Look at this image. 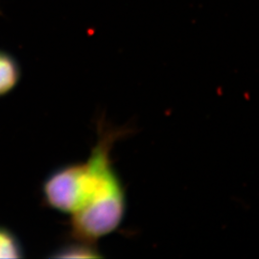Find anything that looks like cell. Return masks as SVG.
Instances as JSON below:
<instances>
[{"mask_svg": "<svg viewBox=\"0 0 259 259\" xmlns=\"http://www.w3.org/2000/svg\"><path fill=\"white\" fill-rule=\"evenodd\" d=\"M91 156L80 163L57 169L42 186L51 208L70 215L72 239L95 244L114 232L126 213V192L111 160L114 143L128 129L99 126Z\"/></svg>", "mask_w": 259, "mask_h": 259, "instance_id": "obj_1", "label": "cell"}, {"mask_svg": "<svg viewBox=\"0 0 259 259\" xmlns=\"http://www.w3.org/2000/svg\"><path fill=\"white\" fill-rule=\"evenodd\" d=\"M0 15H1V11H0Z\"/></svg>", "mask_w": 259, "mask_h": 259, "instance_id": "obj_5", "label": "cell"}, {"mask_svg": "<svg viewBox=\"0 0 259 259\" xmlns=\"http://www.w3.org/2000/svg\"><path fill=\"white\" fill-rule=\"evenodd\" d=\"M23 249L13 232L0 227V258H20Z\"/></svg>", "mask_w": 259, "mask_h": 259, "instance_id": "obj_4", "label": "cell"}, {"mask_svg": "<svg viewBox=\"0 0 259 259\" xmlns=\"http://www.w3.org/2000/svg\"><path fill=\"white\" fill-rule=\"evenodd\" d=\"M20 66L14 56L0 50V96L11 93L20 80Z\"/></svg>", "mask_w": 259, "mask_h": 259, "instance_id": "obj_2", "label": "cell"}, {"mask_svg": "<svg viewBox=\"0 0 259 259\" xmlns=\"http://www.w3.org/2000/svg\"><path fill=\"white\" fill-rule=\"evenodd\" d=\"M65 244L56 250L52 257L56 258H100L102 254L96 249L95 244L76 240Z\"/></svg>", "mask_w": 259, "mask_h": 259, "instance_id": "obj_3", "label": "cell"}]
</instances>
